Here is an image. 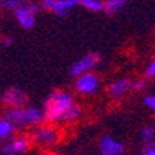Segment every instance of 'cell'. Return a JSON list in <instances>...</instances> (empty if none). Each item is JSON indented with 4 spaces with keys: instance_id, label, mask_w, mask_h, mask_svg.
<instances>
[{
    "instance_id": "24",
    "label": "cell",
    "mask_w": 155,
    "mask_h": 155,
    "mask_svg": "<svg viewBox=\"0 0 155 155\" xmlns=\"http://www.w3.org/2000/svg\"><path fill=\"white\" fill-rule=\"evenodd\" d=\"M154 151V143H148V144H145L144 147H143V154H148V152Z\"/></svg>"
},
{
    "instance_id": "12",
    "label": "cell",
    "mask_w": 155,
    "mask_h": 155,
    "mask_svg": "<svg viewBox=\"0 0 155 155\" xmlns=\"http://www.w3.org/2000/svg\"><path fill=\"white\" fill-rule=\"evenodd\" d=\"M80 113H81V108H80L78 105H76V104H71L69 108L66 109L64 113H63V115H61L58 120H60V122H64V123L73 122L74 119H77V117H78Z\"/></svg>"
},
{
    "instance_id": "26",
    "label": "cell",
    "mask_w": 155,
    "mask_h": 155,
    "mask_svg": "<svg viewBox=\"0 0 155 155\" xmlns=\"http://www.w3.org/2000/svg\"><path fill=\"white\" fill-rule=\"evenodd\" d=\"M145 155H155V151H151V152H148V154H145Z\"/></svg>"
},
{
    "instance_id": "3",
    "label": "cell",
    "mask_w": 155,
    "mask_h": 155,
    "mask_svg": "<svg viewBox=\"0 0 155 155\" xmlns=\"http://www.w3.org/2000/svg\"><path fill=\"white\" fill-rule=\"evenodd\" d=\"M34 138L41 145H53L59 141V130L54 127H41L34 133Z\"/></svg>"
},
{
    "instance_id": "27",
    "label": "cell",
    "mask_w": 155,
    "mask_h": 155,
    "mask_svg": "<svg viewBox=\"0 0 155 155\" xmlns=\"http://www.w3.org/2000/svg\"><path fill=\"white\" fill-rule=\"evenodd\" d=\"M48 155H58V154H53V152H49V154Z\"/></svg>"
},
{
    "instance_id": "6",
    "label": "cell",
    "mask_w": 155,
    "mask_h": 155,
    "mask_svg": "<svg viewBox=\"0 0 155 155\" xmlns=\"http://www.w3.org/2000/svg\"><path fill=\"white\" fill-rule=\"evenodd\" d=\"M3 120L7 122L11 127H20V126H22V124L27 123L25 112H24V109H20V108L8 109L7 112L4 113Z\"/></svg>"
},
{
    "instance_id": "21",
    "label": "cell",
    "mask_w": 155,
    "mask_h": 155,
    "mask_svg": "<svg viewBox=\"0 0 155 155\" xmlns=\"http://www.w3.org/2000/svg\"><path fill=\"white\" fill-rule=\"evenodd\" d=\"M155 74V61H151L150 66H148V69L145 70V76L147 77H154Z\"/></svg>"
},
{
    "instance_id": "9",
    "label": "cell",
    "mask_w": 155,
    "mask_h": 155,
    "mask_svg": "<svg viewBox=\"0 0 155 155\" xmlns=\"http://www.w3.org/2000/svg\"><path fill=\"white\" fill-rule=\"evenodd\" d=\"M15 17H17L18 22L21 24V27L27 29H31L35 24V15L24 6V7H18L15 10Z\"/></svg>"
},
{
    "instance_id": "20",
    "label": "cell",
    "mask_w": 155,
    "mask_h": 155,
    "mask_svg": "<svg viewBox=\"0 0 155 155\" xmlns=\"http://www.w3.org/2000/svg\"><path fill=\"white\" fill-rule=\"evenodd\" d=\"M144 104L147 105L150 109H154L155 108V98L152 97V95H148V97H145Z\"/></svg>"
},
{
    "instance_id": "10",
    "label": "cell",
    "mask_w": 155,
    "mask_h": 155,
    "mask_svg": "<svg viewBox=\"0 0 155 155\" xmlns=\"http://www.w3.org/2000/svg\"><path fill=\"white\" fill-rule=\"evenodd\" d=\"M76 4H78L77 0H54L53 8L52 10L56 13L58 15H66L71 10V7H74Z\"/></svg>"
},
{
    "instance_id": "4",
    "label": "cell",
    "mask_w": 155,
    "mask_h": 155,
    "mask_svg": "<svg viewBox=\"0 0 155 155\" xmlns=\"http://www.w3.org/2000/svg\"><path fill=\"white\" fill-rule=\"evenodd\" d=\"M99 61V56L97 53H90L84 56L81 60H78L76 64L71 67L70 70V74L73 77H77V76H83L85 74V71H88L90 69H92L94 66H97V63Z\"/></svg>"
},
{
    "instance_id": "7",
    "label": "cell",
    "mask_w": 155,
    "mask_h": 155,
    "mask_svg": "<svg viewBox=\"0 0 155 155\" xmlns=\"http://www.w3.org/2000/svg\"><path fill=\"white\" fill-rule=\"evenodd\" d=\"M101 152L104 155H122L124 151V147H123L120 143L112 140L109 137H104L101 140Z\"/></svg>"
},
{
    "instance_id": "13",
    "label": "cell",
    "mask_w": 155,
    "mask_h": 155,
    "mask_svg": "<svg viewBox=\"0 0 155 155\" xmlns=\"http://www.w3.org/2000/svg\"><path fill=\"white\" fill-rule=\"evenodd\" d=\"M25 112V120L29 124H38V123L42 122V113L35 108H28Z\"/></svg>"
},
{
    "instance_id": "19",
    "label": "cell",
    "mask_w": 155,
    "mask_h": 155,
    "mask_svg": "<svg viewBox=\"0 0 155 155\" xmlns=\"http://www.w3.org/2000/svg\"><path fill=\"white\" fill-rule=\"evenodd\" d=\"M25 7L28 8L31 13H32L34 15H35V13H38V11L41 10V7H39V4H36V3H27L25 4Z\"/></svg>"
},
{
    "instance_id": "15",
    "label": "cell",
    "mask_w": 155,
    "mask_h": 155,
    "mask_svg": "<svg viewBox=\"0 0 155 155\" xmlns=\"http://www.w3.org/2000/svg\"><path fill=\"white\" fill-rule=\"evenodd\" d=\"M78 4H83L84 7L91 11H99L104 8V3L99 0H83V2H78Z\"/></svg>"
},
{
    "instance_id": "23",
    "label": "cell",
    "mask_w": 155,
    "mask_h": 155,
    "mask_svg": "<svg viewBox=\"0 0 155 155\" xmlns=\"http://www.w3.org/2000/svg\"><path fill=\"white\" fill-rule=\"evenodd\" d=\"M53 3H54V0H43V2H41V6L45 10H52L53 8Z\"/></svg>"
},
{
    "instance_id": "18",
    "label": "cell",
    "mask_w": 155,
    "mask_h": 155,
    "mask_svg": "<svg viewBox=\"0 0 155 155\" xmlns=\"http://www.w3.org/2000/svg\"><path fill=\"white\" fill-rule=\"evenodd\" d=\"M11 131H13V127H11L7 122L2 120V122H0V138L7 137Z\"/></svg>"
},
{
    "instance_id": "5",
    "label": "cell",
    "mask_w": 155,
    "mask_h": 155,
    "mask_svg": "<svg viewBox=\"0 0 155 155\" xmlns=\"http://www.w3.org/2000/svg\"><path fill=\"white\" fill-rule=\"evenodd\" d=\"M98 87V78L94 74H90V73H85L83 76H80L77 78L76 83V88L77 91L83 92V94H92L97 91Z\"/></svg>"
},
{
    "instance_id": "1",
    "label": "cell",
    "mask_w": 155,
    "mask_h": 155,
    "mask_svg": "<svg viewBox=\"0 0 155 155\" xmlns=\"http://www.w3.org/2000/svg\"><path fill=\"white\" fill-rule=\"evenodd\" d=\"M71 95L63 91H56L45 102V115L43 117L49 122L58 120L70 105L73 104Z\"/></svg>"
},
{
    "instance_id": "14",
    "label": "cell",
    "mask_w": 155,
    "mask_h": 155,
    "mask_svg": "<svg viewBox=\"0 0 155 155\" xmlns=\"http://www.w3.org/2000/svg\"><path fill=\"white\" fill-rule=\"evenodd\" d=\"M123 6H126V2H123V0H108L106 3H104V8L109 14H113L116 11H119Z\"/></svg>"
},
{
    "instance_id": "11",
    "label": "cell",
    "mask_w": 155,
    "mask_h": 155,
    "mask_svg": "<svg viewBox=\"0 0 155 155\" xmlns=\"http://www.w3.org/2000/svg\"><path fill=\"white\" fill-rule=\"evenodd\" d=\"M130 87H131V83H130V80H127V78L115 81V83L110 85V94H112L113 97H119V95L124 94L126 91H129Z\"/></svg>"
},
{
    "instance_id": "16",
    "label": "cell",
    "mask_w": 155,
    "mask_h": 155,
    "mask_svg": "<svg viewBox=\"0 0 155 155\" xmlns=\"http://www.w3.org/2000/svg\"><path fill=\"white\" fill-rule=\"evenodd\" d=\"M22 4V2H15V0H6V2H0V7L6 8V10H17L20 6Z\"/></svg>"
},
{
    "instance_id": "22",
    "label": "cell",
    "mask_w": 155,
    "mask_h": 155,
    "mask_svg": "<svg viewBox=\"0 0 155 155\" xmlns=\"http://www.w3.org/2000/svg\"><path fill=\"white\" fill-rule=\"evenodd\" d=\"M134 90H137V91H143L147 87V84H145V81L144 80H137L136 83H134Z\"/></svg>"
},
{
    "instance_id": "8",
    "label": "cell",
    "mask_w": 155,
    "mask_h": 155,
    "mask_svg": "<svg viewBox=\"0 0 155 155\" xmlns=\"http://www.w3.org/2000/svg\"><path fill=\"white\" fill-rule=\"evenodd\" d=\"M27 148H28V140L27 138H17L13 143H8V144L3 145L0 151H2L3 155H14V154H18V152H22Z\"/></svg>"
},
{
    "instance_id": "17",
    "label": "cell",
    "mask_w": 155,
    "mask_h": 155,
    "mask_svg": "<svg viewBox=\"0 0 155 155\" xmlns=\"http://www.w3.org/2000/svg\"><path fill=\"white\" fill-rule=\"evenodd\" d=\"M141 137H143V140H144L147 144L148 143H152V140H154V129H152L151 126L144 127L143 133H141Z\"/></svg>"
},
{
    "instance_id": "25",
    "label": "cell",
    "mask_w": 155,
    "mask_h": 155,
    "mask_svg": "<svg viewBox=\"0 0 155 155\" xmlns=\"http://www.w3.org/2000/svg\"><path fill=\"white\" fill-rule=\"evenodd\" d=\"M11 43V38H4V45H10Z\"/></svg>"
},
{
    "instance_id": "2",
    "label": "cell",
    "mask_w": 155,
    "mask_h": 155,
    "mask_svg": "<svg viewBox=\"0 0 155 155\" xmlns=\"http://www.w3.org/2000/svg\"><path fill=\"white\" fill-rule=\"evenodd\" d=\"M27 94L20 88H8L7 91H4L3 94V102L4 105H7L10 109L13 108H20L21 109L27 102Z\"/></svg>"
}]
</instances>
